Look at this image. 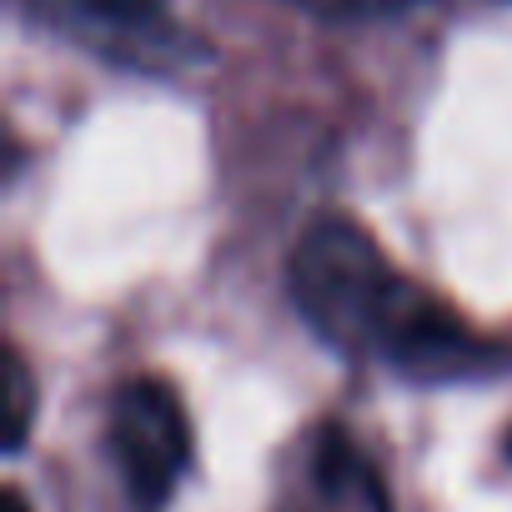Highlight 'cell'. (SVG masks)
<instances>
[{
    "label": "cell",
    "instance_id": "1",
    "mask_svg": "<svg viewBox=\"0 0 512 512\" xmlns=\"http://www.w3.org/2000/svg\"><path fill=\"white\" fill-rule=\"evenodd\" d=\"M292 302L337 352H387L417 282L402 277L382 246L347 216H317L287 262Z\"/></svg>",
    "mask_w": 512,
    "mask_h": 512
},
{
    "label": "cell",
    "instance_id": "2",
    "mask_svg": "<svg viewBox=\"0 0 512 512\" xmlns=\"http://www.w3.org/2000/svg\"><path fill=\"white\" fill-rule=\"evenodd\" d=\"M116 452L141 512H161L191 462V427L176 392L156 377H136L116 392Z\"/></svg>",
    "mask_w": 512,
    "mask_h": 512
},
{
    "label": "cell",
    "instance_id": "3",
    "mask_svg": "<svg viewBox=\"0 0 512 512\" xmlns=\"http://www.w3.org/2000/svg\"><path fill=\"white\" fill-rule=\"evenodd\" d=\"M31 417H36V387H31V372L21 362V352H6V452H21L26 432H31Z\"/></svg>",
    "mask_w": 512,
    "mask_h": 512
},
{
    "label": "cell",
    "instance_id": "4",
    "mask_svg": "<svg viewBox=\"0 0 512 512\" xmlns=\"http://www.w3.org/2000/svg\"><path fill=\"white\" fill-rule=\"evenodd\" d=\"M292 6L327 16V21H362V16H392V11L412 6V0H292Z\"/></svg>",
    "mask_w": 512,
    "mask_h": 512
},
{
    "label": "cell",
    "instance_id": "5",
    "mask_svg": "<svg viewBox=\"0 0 512 512\" xmlns=\"http://www.w3.org/2000/svg\"><path fill=\"white\" fill-rule=\"evenodd\" d=\"M76 6L101 16V21H116V26H141V21L161 16L166 0H76Z\"/></svg>",
    "mask_w": 512,
    "mask_h": 512
},
{
    "label": "cell",
    "instance_id": "6",
    "mask_svg": "<svg viewBox=\"0 0 512 512\" xmlns=\"http://www.w3.org/2000/svg\"><path fill=\"white\" fill-rule=\"evenodd\" d=\"M6 512H26V497L21 492H6Z\"/></svg>",
    "mask_w": 512,
    "mask_h": 512
},
{
    "label": "cell",
    "instance_id": "7",
    "mask_svg": "<svg viewBox=\"0 0 512 512\" xmlns=\"http://www.w3.org/2000/svg\"><path fill=\"white\" fill-rule=\"evenodd\" d=\"M507 457H512V442H507Z\"/></svg>",
    "mask_w": 512,
    "mask_h": 512
}]
</instances>
